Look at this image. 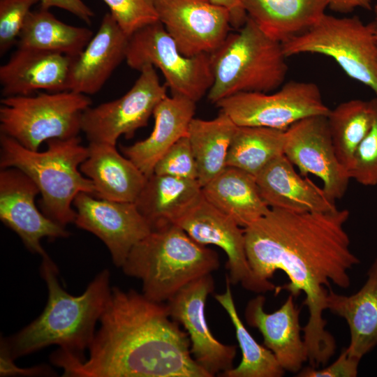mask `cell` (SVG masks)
Returning <instances> with one entry per match:
<instances>
[{"mask_svg":"<svg viewBox=\"0 0 377 377\" xmlns=\"http://www.w3.org/2000/svg\"><path fill=\"white\" fill-rule=\"evenodd\" d=\"M328 7L333 11L347 13L356 8L371 10V0H328Z\"/></svg>","mask_w":377,"mask_h":377,"instance_id":"cell-39","label":"cell"},{"mask_svg":"<svg viewBox=\"0 0 377 377\" xmlns=\"http://www.w3.org/2000/svg\"><path fill=\"white\" fill-rule=\"evenodd\" d=\"M116 145L89 142L88 156L80 166L81 172L93 183L95 197L134 202L147 177Z\"/></svg>","mask_w":377,"mask_h":377,"instance_id":"cell-23","label":"cell"},{"mask_svg":"<svg viewBox=\"0 0 377 377\" xmlns=\"http://www.w3.org/2000/svg\"><path fill=\"white\" fill-rule=\"evenodd\" d=\"M214 81L207 98L216 104L242 92H271L286 80L282 43L265 34L249 17L209 54Z\"/></svg>","mask_w":377,"mask_h":377,"instance_id":"cell-6","label":"cell"},{"mask_svg":"<svg viewBox=\"0 0 377 377\" xmlns=\"http://www.w3.org/2000/svg\"><path fill=\"white\" fill-rule=\"evenodd\" d=\"M227 8L232 15V25H243L247 19L240 0H206Z\"/></svg>","mask_w":377,"mask_h":377,"instance_id":"cell-40","label":"cell"},{"mask_svg":"<svg viewBox=\"0 0 377 377\" xmlns=\"http://www.w3.org/2000/svg\"><path fill=\"white\" fill-rule=\"evenodd\" d=\"M72 59L59 53L17 48L0 66L2 96L30 95L38 90L67 91Z\"/></svg>","mask_w":377,"mask_h":377,"instance_id":"cell-20","label":"cell"},{"mask_svg":"<svg viewBox=\"0 0 377 377\" xmlns=\"http://www.w3.org/2000/svg\"><path fill=\"white\" fill-rule=\"evenodd\" d=\"M46 142L45 151H32L0 133V167L15 168L29 176L40 191L42 212L66 227L75 222L72 205L75 196L81 192L95 196L92 182L80 170L88 156V147L78 136Z\"/></svg>","mask_w":377,"mask_h":377,"instance_id":"cell-4","label":"cell"},{"mask_svg":"<svg viewBox=\"0 0 377 377\" xmlns=\"http://www.w3.org/2000/svg\"><path fill=\"white\" fill-rule=\"evenodd\" d=\"M376 37L377 38V27H376Z\"/></svg>","mask_w":377,"mask_h":377,"instance_id":"cell-42","label":"cell"},{"mask_svg":"<svg viewBox=\"0 0 377 377\" xmlns=\"http://www.w3.org/2000/svg\"><path fill=\"white\" fill-rule=\"evenodd\" d=\"M216 107L237 126H261L286 131L303 119L327 116L318 87L290 81L274 92H242L224 98Z\"/></svg>","mask_w":377,"mask_h":377,"instance_id":"cell-10","label":"cell"},{"mask_svg":"<svg viewBox=\"0 0 377 377\" xmlns=\"http://www.w3.org/2000/svg\"><path fill=\"white\" fill-rule=\"evenodd\" d=\"M291 294L276 311L268 313L264 310L265 298L258 295L247 303L244 316L246 323L259 330L264 345L275 356L285 371L299 372L307 361L302 328L300 324L301 308L295 305Z\"/></svg>","mask_w":377,"mask_h":377,"instance_id":"cell-19","label":"cell"},{"mask_svg":"<svg viewBox=\"0 0 377 377\" xmlns=\"http://www.w3.org/2000/svg\"><path fill=\"white\" fill-rule=\"evenodd\" d=\"M247 16L270 38L283 43L313 26L328 0H240Z\"/></svg>","mask_w":377,"mask_h":377,"instance_id":"cell-27","label":"cell"},{"mask_svg":"<svg viewBox=\"0 0 377 377\" xmlns=\"http://www.w3.org/2000/svg\"><path fill=\"white\" fill-rule=\"evenodd\" d=\"M203 198L245 228L270 209L256 177L237 168L225 169L202 186Z\"/></svg>","mask_w":377,"mask_h":377,"instance_id":"cell-26","label":"cell"},{"mask_svg":"<svg viewBox=\"0 0 377 377\" xmlns=\"http://www.w3.org/2000/svg\"><path fill=\"white\" fill-rule=\"evenodd\" d=\"M91 105L87 95L71 91L3 97L0 133L38 151L43 142L77 136L82 114Z\"/></svg>","mask_w":377,"mask_h":377,"instance_id":"cell-8","label":"cell"},{"mask_svg":"<svg viewBox=\"0 0 377 377\" xmlns=\"http://www.w3.org/2000/svg\"><path fill=\"white\" fill-rule=\"evenodd\" d=\"M360 360L348 354L346 348L330 365L321 369L309 367L300 370V377H356Z\"/></svg>","mask_w":377,"mask_h":377,"instance_id":"cell-37","label":"cell"},{"mask_svg":"<svg viewBox=\"0 0 377 377\" xmlns=\"http://www.w3.org/2000/svg\"><path fill=\"white\" fill-rule=\"evenodd\" d=\"M231 283L226 278V289L216 294L215 300L224 309L234 326L235 335L242 352L239 365L221 374L224 377H281L285 370L275 356L265 346L259 344L242 323L235 304L231 292Z\"/></svg>","mask_w":377,"mask_h":377,"instance_id":"cell-30","label":"cell"},{"mask_svg":"<svg viewBox=\"0 0 377 377\" xmlns=\"http://www.w3.org/2000/svg\"><path fill=\"white\" fill-rule=\"evenodd\" d=\"M376 102V98L350 100L330 109L327 116L337 156L347 170L357 147L372 127Z\"/></svg>","mask_w":377,"mask_h":377,"instance_id":"cell-31","label":"cell"},{"mask_svg":"<svg viewBox=\"0 0 377 377\" xmlns=\"http://www.w3.org/2000/svg\"><path fill=\"white\" fill-rule=\"evenodd\" d=\"M40 191L34 181L15 168L0 171V219L21 239L25 247L41 257L47 254L40 244L44 237L65 238L69 232L54 222L35 204Z\"/></svg>","mask_w":377,"mask_h":377,"instance_id":"cell-16","label":"cell"},{"mask_svg":"<svg viewBox=\"0 0 377 377\" xmlns=\"http://www.w3.org/2000/svg\"><path fill=\"white\" fill-rule=\"evenodd\" d=\"M195 111V102L192 100L180 96H165L154 111V126L151 134L143 140L122 147V153L149 177L163 154L188 135Z\"/></svg>","mask_w":377,"mask_h":377,"instance_id":"cell-22","label":"cell"},{"mask_svg":"<svg viewBox=\"0 0 377 377\" xmlns=\"http://www.w3.org/2000/svg\"><path fill=\"white\" fill-rule=\"evenodd\" d=\"M327 309L343 318L350 332L348 354L361 360L377 346V257L361 288L350 295L329 290Z\"/></svg>","mask_w":377,"mask_h":377,"instance_id":"cell-24","label":"cell"},{"mask_svg":"<svg viewBox=\"0 0 377 377\" xmlns=\"http://www.w3.org/2000/svg\"><path fill=\"white\" fill-rule=\"evenodd\" d=\"M154 173L198 180V165L188 135L178 140L163 154Z\"/></svg>","mask_w":377,"mask_h":377,"instance_id":"cell-35","label":"cell"},{"mask_svg":"<svg viewBox=\"0 0 377 377\" xmlns=\"http://www.w3.org/2000/svg\"><path fill=\"white\" fill-rule=\"evenodd\" d=\"M197 179L152 174L134 202L151 230L177 223L202 199Z\"/></svg>","mask_w":377,"mask_h":377,"instance_id":"cell-25","label":"cell"},{"mask_svg":"<svg viewBox=\"0 0 377 377\" xmlns=\"http://www.w3.org/2000/svg\"><path fill=\"white\" fill-rule=\"evenodd\" d=\"M41 276L47 288V301L40 315L20 331L1 341V355L15 359L57 345V353L85 360L96 332V325L110 297V273L99 272L84 293L73 295L64 290L59 280L55 263L46 254L42 257Z\"/></svg>","mask_w":377,"mask_h":377,"instance_id":"cell-3","label":"cell"},{"mask_svg":"<svg viewBox=\"0 0 377 377\" xmlns=\"http://www.w3.org/2000/svg\"><path fill=\"white\" fill-rule=\"evenodd\" d=\"M374 21L377 22V0L374 6Z\"/></svg>","mask_w":377,"mask_h":377,"instance_id":"cell-41","label":"cell"},{"mask_svg":"<svg viewBox=\"0 0 377 377\" xmlns=\"http://www.w3.org/2000/svg\"><path fill=\"white\" fill-rule=\"evenodd\" d=\"M348 172L363 186L377 185V98L372 127L357 147Z\"/></svg>","mask_w":377,"mask_h":377,"instance_id":"cell-34","label":"cell"},{"mask_svg":"<svg viewBox=\"0 0 377 377\" xmlns=\"http://www.w3.org/2000/svg\"><path fill=\"white\" fill-rule=\"evenodd\" d=\"M99 323L85 360L52 354L64 376L211 377L193 359L187 332L163 302L112 287Z\"/></svg>","mask_w":377,"mask_h":377,"instance_id":"cell-2","label":"cell"},{"mask_svg":"<svg viewBox=\"0 0 377 377\" xmlns=\"http://www.w3.org/2000/svg\"><path fill=\"white\" fill-rule=\"evenodd\" d=\"M122 30L130 36L135 31L158 21L154 0H103Z\"/></svg>","mask_w":377,"mask_h":377,"instance_id":"cell-33","label":"cell"},{"mask_svg":"<svg viewBox=\"0 0 377 377\" xmlns=\"http://www.w3.org/2000/svg\"><path fill=\"white\" fill-rule=\"evenodd\" d=\"M133 87L115 100L87 108L81 117V131L89 142L116 145L119 138H132L147 125L157 105L167 96L155 68L145 66Z\"/></svg>","mask_w":377,"mask_h":377,"instance_id":"cell-11","label":"cell"},{"mask_svg":"<svg viewBox=\"0 0 377 377\" xmlns=\"http://www.w3.org/2000/svg\"><path fill=\"white\" fill-rule=\"evenodd\" d=\"M349 216L346 209L295 212L270 208L244 228L249 263L263 292L305 295L309 316L303 339L313 368L327 363L336 349L323 316L331 284L349 287L348 272L360 263L345 229Z\"/></svg>","mask_w":377,"mask_h":377,"instance_id":"cell-1","label":"cell"},{"mask_svg":"<svg viewBox=\"0 0 377 377\" xmlns=\"http://www.w3.org/2000/svg\"><path fill=\"white\" fill-rule=\"evenodd\" d=\"M193 240L214 245L226 254V267L231 284L240 283L249 291L264 293L249 263L244 228L202 195V199L177 223Z\"/></svg>","mask_w":377,"mask_h":377,"instance_id":"cell-17","label":"cell"},{"mask_svg":"<svg viewBox=\"0 0 377 377\" xmlns=\"http://www.w3.org/2000/svg\"><path fill=\"white\" fill-rule=\"evenodd\" d=\"M128 38L110 13H105L96 34L73 58L66 90L85 95L98 92L125 60Z\"/></svg>","mask_w":377,"mask_h":377,"instance_id":"cell-18","label":"cell"},{"mask_svg":"<svg viewBox=\"0 0 377 377\" xmlns=\"http://www.w3.org/2000/svg\"><path fill=\"white\" fill-rule=\"evenodd\" d=\"M283 154L303 175L320 178L331 201L345 195L350 178L337 156L327 116L303 119L286 130Z\"/></svg>","mask_w":377,"mask_h":377,"instance_id":"cell-13","label":"cell"},{"mask_svg":"<svg viewBox=\"0 0 377 377\" xmlns=\"http://www.w3.org/2000/svg\"><path fill=\"white\" fill-rule=\"evenodd\" d=\"M256 179L261 196L270 208L295 212H327L337 209L323 188L295 171L284 154L266 165Z\"/></svg>","mask_w":377,"mask_h":377,"instance_id":"cell-21","label":"cell"},{"mask_svg":"<svg viewBox=\"0 0 377 377\" xmlns=\"http://www.w3.org/2000/svg\"><path fill=\"white\" fill-rule=\"evenodd\" d=\"M40 0H0V55L17 44L31 7Z\"/></svg>","mask_w":377,"mask_h":377,"instance_id":"cell-36","label":"cell"},{"mask_svg":"<svg viewBox=\"0 0 377 377\" xmlns=\"http://www.w3.org/2000/svg\"><path fill=\"white\" fill-rule=\"evenodd\" d=\"M376 27L375 21L365 24L357 16L338 17L325 13L309 29L281 43L287 57L317 54L333 59L377 98Z\"/></svg>","mask_w":377,"mask_h":377,"instance_id":"cell-7","label":"cell"},{"mask_svg":"<svg viewBox=\"0 0 377 377\" xmlns=\"http://www.w3.org/2000/svg\"><path fill=\"white\" fill-rule=\"evenodd\" d=\"M40 8L49 10L57 7L75 15L87 24L91 22L94 11L82 0H40Z\"/></svg>","mask_w":377,"mask_h":377,"instance_id":"cell-38","label":"cell"},{"mask_svg":"<svg viewBox=\"0 0 377 377\" xmlns=\"http://www.w3.org/2000/svg\"><path fill=\"white\" fill-rule=\"evenodd\" d=\"M125 61L139 72L146 65L158 68L172 96L195 103L209 91L214 81L209 54L183 55L159 21L129 36Z\"/></svg>","mask_w":377,"mask_h":377,"instance_id":"cell-9","label":"cell"},{"mask_svg":"<svg viewBox=\"0 0 377 377\" xmlns=\"http://www.w3.org/2000/svg\"><path fill=\"white\" fill-rule=\"evenodd\" d=\"M219 265L215 251L196 242L174 224L152 230L134 246L121 268L142 282V293L147 297L165 303Z\"/></svg>","mask_w":377,"mask_h":377,"instance_id":"cell-5","label":"cell"},{"mask_svg":"<svg viewBox=\"0 0 377 377\" xmlns=\"http://www.w3.org/2000/svg\"><path fill=\"white\" fill-rule=\"evenodd\" d=\"M214 289L210 274L188 284L166 302L171 318L188 335L193 359L211 377L233 368L237 353L236 346L218 341L208 327L205 304Z\"/></svg>","mask_w":377,"mask_h":377,"instance_id":"cell-15","label":"cell"},{"mask_svg":"<svg viewBox=\"0 0 377 377\" xmlns=\"http://www.w3.org/2000/svg\"><path fill=\"white\" fill-rule=\"evenodd\" d=\"M73 205L76 212L74 223L98 237L119 267L134 246L151 231L135 202L108 200L81 192Z\"/></svg>","mask_w":377,"mask_h":377,"instance_id":"cell-14","label":"cell"},{"mask_svg":"<svg viewBox=\"0 0 377 377\" xmlns=\"http://www.w3.org/2000/svg\"><path fill=\"white\" fill-rule=\"evenodd\" d=\"M285 131L261 126H237L226 166L256 177L272 161L284 154Z\"/></svg>","mask_w":377,"mask_h":377,"instance_id":"cell-32","label":"cell"},{"mask_svg":"<svg viewBox=\"0 0 377 377\" xmlns=\"http://www.w3.org/2000/svg\"><path fill=\"white\" fill-rule=\"evenodd\" d=\"M86 27L57 19L49 10L40 8L27 15L17 42V48L41 50L77 57L93 37Z\"/></svg>","mask_w":377,"mask_h":377,"instance_id":"cell-28","label":"cell"},{"mask_svg":"<svg viewBox=\"0 0 377 377\" xmlns=\"http://www.w3.org/2000/svg\"><path fill=\"white\" fill-rule=\"evenodd\" d=\"M237 126L220 112L213 119L193 118L188 137L197 162L198 181L205 186L226 167L230 146Z\"/></svg>","mask_w":377,"mask_h":377,"instance_id":"cell-29","label":"cell"},{"mask_svg":"<svg viewBox=\"0 0 377 377\" xmlns=\"http://www.w3.org/2000/svg\"><path fill=\"white\" fill-rule=\"evenodd\" d=\"M158 21L179 52L192 57L210 54L230 34L232 15L206 0H154Z\"/></svg>","mask_w":377,"mask_h":377,"instance_id":"cell-12","label":"cell"}]
</instances>
